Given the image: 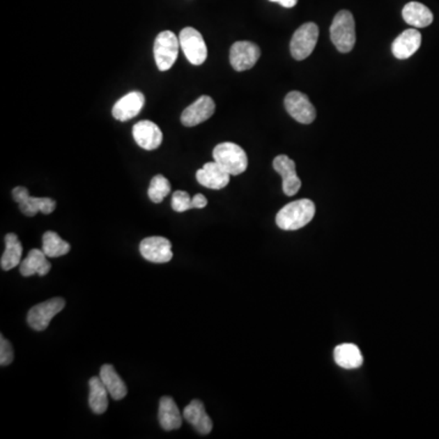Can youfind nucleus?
Wrapping results in <instances>:
<instances>
[{
	"mask_svg": "<svg viewBox=\"0 0 439 439\" xmlns=\"http://www.w3.org/2000/svg\"><path fill=\"white\" fill-rule=\"evenodd\" d=\"M284 107L288 114L299 123L309 125L316 118V110L304 93L298 91L288 93L284 98Z\"/></svg>",
	"mask_w": 439,
	"mask_h": 439,
	"instance_id": "nucleus-9",
	"label": "nucleus"
},
{
	"mask_svg": "<svg viewBox=\"0 0 439 439\" xmlns=\"http://www.w3.org/2000/svg\"><path fill=\"white\" fill-rule=\"evenodd\" d=\"M48 256L40 249H32L29 255L20 263V272L24 277H31L33 275L45 276L52 268V263L48 261Z\"/></svg>",
	"mask_w": 439,
	"mask_h": 439,
	"instance_id": "nucleus-19",
	"label": "nucleus"
},
{
	"mask_svg": "<svg viewBox=\"0 0 439 439\" xmlns=\"http://www.w3.org/2000/svg\"><path fill=\"white\" fill-rule=\"evenodd\" d=\"M172 209L176 213H185L187 210L193 209L192 198L185 190H177L172 194V201H171Z\"/></svg>",
	"mask_w": 439,
	"mask_h": 439,
	"instance_id": "nucleus-28",
	"label": "nucleus"
},
{
	"mask_svg": "<svg viewBox=\"0 0 439 439\" xmlns=\"http://www.w3.org/2000/svg\"><path fill=\"white\" fill-rule=\"evenodd\" d=\"M180 38L171 31H162L157 34L154 43V58L160 71L170 70L178 56Z\"/></svg>",
	"mask_w": 439,
	"mask_h": 439,
	"instance_id": "nucleus-4",
	"label": "nucleus"
},
{
	"mask_svg": "<svg viewBox=\"0 0 439 439\" xmlns=\"http://www.w3.org/2000/svg\"><path fill=\"white\" fill-rule=\"evenodd\" d=\"M22 244L20 242L17 234L8 233L5 236V250L1 259L0 266L4 271H9L11 268L19 266L22 261Z\"/></svg>",
	"mask_w": 439,
	"mask_h": 439,
	"instance_id": "nucleus-23",
	"label": "nucleus"
},
{
	"mask_svg": "<svg viewBox=\"0 0 439 439\" xmlns=\"http://www.w3.org/2000/svg\"><path fill=\"white\" fill-rule=\"evenodd\" d=\"M315 213L316 208L311 200H294L278 211L276 224L283 231H297L310 224Z\"/></svg>",
	"mask_w": 439,
	"mask_h": 439,
	"instance_id": "nucleus-1",
	"label": "nucleus"
},
{
	"mask_svg": "<svg viewBox=\"0 0 439 439\" xmlns=\"http://www.w3.org/2000/svg\"><path fill=\"white\" fill-rule=\"evenodd\" d=\"M214 112L215 102L213 98L201 95L193 104H190V107H185L180 115V122L185 127H194L209 120Z\"/></svg>",
	"mask_w": 439,
	"mask_h": 439,
	"instance_id": "nucleus-13",
	"label": "nucleus"
},
{
	"mask_svg": "<svg viewBox=\"0 0 439 439\" xmlns=\"http://www.w3.org/2000/svg\"><path fill=\"white\" fill-rule=\"evenodd\" d=\"M270 1L278 3V4L282 5L283 8H293L298 3V0H270Z\"/></svg>",
	"mask_w": 439,
	"mask_h": 439,
	"instance_id": "nucleus-31",
	"label": "nucleus"
},
{
	"mask_svg": "<svg viewBox=\"0 0 439 439\" xmlns=\"http://www.w3.org/2000/svg\"><path fill=\"white\" fill-rule=\"evenodd\" d=\"M65 304L66 302L63 298L56 297L52 298L47 302H40L38 305H34L27 314V323L34 331L47 330L53 317L63 310Z\"/></svg>",
	"mask_w": 439,
	"mask_h": 439,
	"instance_id": "nucleus-6",
	"label": "nucleus"
},
{
	"mask_svg": "<svg viewBox=\"0 0 439 439\" xmlns=\"http://www.w3.org/2000/svg\"><path fill=\"white\" fill-rule=\"evenodd\" d=\"M421 39L422 37L417 29H406L392 44V53L399 60L409 59L419 50Z\"/></svg>",
	"mask_w": 439,
	"mask_h": 439,
	"instance_id": "nucleus-17",
	"label": "nucleus"
},
{
	"mask_svg": "<svg viewBox=\"0 0 439 439\" xmlns=\"http://www.w3.org/2000/svg\"><path fill=\"white\" fill-rule=\"evenodd\" d=\"M197 180L210 190H222L229 183V175L216 161L206 162L197 171Z\"/></svg>",
	"mask_w": 439,
	"mask_h": 439,
	"instance_id": "nucleus-16",
	"label": "nucleus"
},
{
	"mask_svg": "<svg viewBox=\"0 0 439 439\" xmlns=\"http://www.w3.org/2000/svg\"><path fill=\"white\" fill-rule=\"evenodd\" d=\"M332 43L341 53H349L354 48L356 42L355 20L351 11L341 10L337 13L332 21L331 29Z\"/></svg>",
	"mask_w": 439,
	"mask_h": 439,
	"instance_id": "nucleus-2",
	"label": "nucleus"
},
{
	"mask_svg": "<svg viewBox=\"0 0 439 439\" xmlns=\"http://www.w3.org/2000/svg\"><path fill=\"white\" fill-rule=\"evenodd\" d=\"M14 360L13 346L4 336L0 338V365L8 366Z\"/></svg>",
	"mask_w": 439,
	"mask_h": 439,
	"instance_id": "nucleus-29",
	"label": "nucleus"
},
{
	"mask_svg": "<svg viewBox=\"0 0 439 439\" xmlns=\"http://www.w3.org/2000/svg\"><path fill=\"white\" fill-rule=\"evenodd\" d=\"M180 45L185 58L192 65H201L208 58V48L199 31L193 27H185L180 31Z\"/></svg>",
	"mask_w": 439,
	"mask_h": 439,
	"instance_id": "nucleus-7",
	"label": "nucleus"
},
{
	"mask_svg": "<svg viewBox=\"0 0 439 439\" xmlns=\"http://www.w3.org/2000/svg\"><path fill=\"white\" fill-rule=\"evenodd\" d=\"M100 380L107 387L109 395L114 400H121L127 395V387L112 365H102L100 369Z\"/></svg>",
	"mask_w": 439,
	"mask_h": 439,
	"instance_id": "nucleus-24",
	"label": "nucleus"
},
{
	"mask_svg": "<svg viewBox=\"0 0 439 439\" xmlns=\"http://www.w3.org/2000/svg\"><path fill=\"white\" fill-rule=\"evenodd\" d=\"M333 356H334L337 365L346 370L357 369L364 362V357L359 346L353 343H343L337 346Z\"/></svg>",
	"mask_w": 439,
	"mask_h": 439,
	"instance_id": "nucleus-20",
	"label": "nucleus"
},
{
	"mask_svg": "<svg viewBox=\"0 0 439 439\" xmlns=\"http://www.w3.org/2000/svg\"><path fill=\"white\" fill-rule=\"evenodd\" d=\"M192 204H193V209H203L208 205V200L205 198V195L195 194L192 198Z\"/></svg>",
	"mask_w": 439,
	"mask_h": 439,
	"instance_id": "nucleus-30",
	"label": "nucleus"
},
{
	"mask_svg": "<svg viewBox=\"0 0 439 439\" xmlns=\"http://www.w3.org/2000/svg\"><path fill=\"white\" fill-rule=\"evenodd\" d=\"M146 97L141 92L127 93L112 107V116L118 121H128L136 117L144 107Z\"/></svg>",
	"mask_w": 439,
	"mask_h": 439,
	"instance_id": "nucleus-15",
	"label": "nucleus"
},
{
	"mask_svg": "<svg viewBox=\"0 0 439 439\" xmlns=\"http://www.w3.org/2000/svg\"><path fill=\"white\" fill-rule=\"evenodd\" d=\"M137 144L144 151H155L162 143V132L154 122L143 120L137 122L132 130Z\"/></svg>",
	"mask_w": 439,
	"mask_h": 439,
	"instance_id": "nucleus-14",
	"label": "nucleus"
},
{
	"mask_svg": "<svg viewBox=\"0 0 439 439\" xmlns=\"http://www.w3.org/2000/svg\"><path fill=\"white\" fill-rule=\"evenodd\" d=\"M159 422L165 431H174L182 426V415L170 396H162L159 404Z\"/></svg>",
	"mask_w": 439,
	"mask_h": 439,
	"instance_id": "nucleus-21",
	"label": "nucleus"
},
{
	"mask_svg": "<svg viewBox=\"0 0 439 439\" xmlns=\"http://www.w3.org/2000/svg\"><path fill=\"white\" fill-rule=\"evenodd\" d=\"M318 39V27L314 22L302 24L293 34L291 54L295 60H304L311 55Z\"/></svg>",
	"mask_w": 439,
	"mask_h": 439,
	"instance_id": "nucleus-5",
	"label": "nucleus"
},
{
	"mask_svg": "<svg viewBox=\"0 0 439 439\" xmlns=\"http://www.w3.org/2000/svg\"><path fill=\"white\" fill-rule=\"evenodd\" d=\"M139 252L141 256L151 263H169L174 256L171 242L164 237H148L143 239L139 244Z\"/></svg>",
	"mask_w": 439,
	"mask_h": 439,
	"instance_id": "nucleus-11",
	"label": "nucleus"
},
{
	"mask_svg": "<svg viewBox=\"0 0 439 439\" xmlns=\"http://www.w3.org/2000/svg\"><path fill=\"white\" fill-rule=\"evenodd\" d=\"M171 185L169 180L166 178L165 176L156 175L151 178V185H149V190H148V195H149V199L159 204L162 200L165 199L167 195L170 194Z\"/></svg>",
	"mask_w": 439,
	"mask_h": 439,
	"instance_id": "nucleus-27",
	"label": "nucleus"
},
{
	"mask_svg": "<svg viewBox=\"0 0 439 439\" xmlns=\"http://www.w3.org/2000/svg\"><path fill=\"white\" fill-rule=\"evenodd\" d=\"M107 387L102 383L100 377H92L89 380V408L94 414L102 415L105 413L109 406V400H107Z\"/></svg>",
	"mask_w": 439,
	"mask_h": 439,
	"instance_id": "nucleus-25",
	"label": "nucleus"
},
{
	"mask_svg": "<svg viewBox=\"0 0 439 439\" xmlns=\"http://www.w3.org/2000/svg\"><path fill=\"white\" fill-rule=\"evenodd\" d=\"M216 161L231 176L243 174L248 167V156L242 146L232 141H224L215 146L213 151Z\"/></svg>",
	"mask_w": 439,
	"mask_h": 439,
	"instance_id": "nucleus-3",
	"label": "nucleus"
},
{
	"mask_svg": "<svg viewBox=\"0 0 439 439\" xmlns=\"http://www.w3.org/2000/svg\"><path fill=\"white\" fill-rule=\"evenodd\" d=\"M13 198L19 204L21 213L29 217H32L38 213L44 215L52 214L56 206L55 200L52 198L31 197L29 190L24 187H15L13 190Z\"/></svg>",
	"mask_w": 439,
	"mask_h": 439,
	"instance_id": "nucleus-8",
	"label": "nucleus"
},
{
	"mask_svg": "<svg viewBox=\"0 0 439 439\" xmlns=\"http://www.w3.org/2000/svg\"><path fill=\"white\" fill-rule=\"evenodd\" d=\"M183 417L200 434H209L213 431V421L205 411L204 404L200 400H192L183 410Z\"/></svg>",
	"mask_w": 439,
	"mask_h": 439,
	"instance_id": "nucleus-18",
	"label": "nucleus"
},
{
	"mask_svg": "<svg viewBox=\"0 0 439 439\" xmlns=\"http://www.w3.org/2000/svg\"><path fill=\"white\" fill-rule=\"evenodd\" d=\"M272 165L278 175L282 176L283 193L288 197L297 194L302 187V180L298 177L295 162L287 155H278Z\"/></svg>",
	"mask_w": 439,
	"mask_h": 439,
	"instance_id": "nucleus-12",
	"label": "nucleus"
},
{
	"mask_svg": "<svg viewBox=\"0 0 439 439\" xmlns=\"http://www.w3.org/2000/svg\"><path fill=\"white\" fill-rule=\"evenodd\" d=\"M260 55L261 52L256 44L248 40H239L231 47L229 63L236 71H247L258 63Z\"/></svg>",
	"mask_w": 439,
	"mask_h": 439,
	"instance_id": "nucleus-10",
	"label": "nucleus"
},
{
	"mask_svg": "<svg viewBox=\"0 0 439 439\" xmlns=\"http://www.w3.org/2000/svg\"><path fill=\"white\" fill-rule=\"evenodd\" d=\"M403 19L406 24L416 29H424L433 22V14L426 5L417 1H410L403 9Z\"/></svg>",
	"mask_w": 439,
	"mask_h": 439,
	"instance_id": "nucleus-22",
	"label": "nucleus"
},
{
	"mask_svg": "<svg viewBox=\"0 0 439 439\" xmlns=\"http://www.w3.org/2000/svg\"><path fill=\"white\" fill-rule=\"evenodd\" d=\"M71 245L56 232L48 231L43 234V250L48 258H60L70 252Z\"/></svg>",
	"mask_w": 439,
	"mask_h": 439,
	"instance_id": "nucleus-26",
	"label": "nucleus"
}]
</instances>
